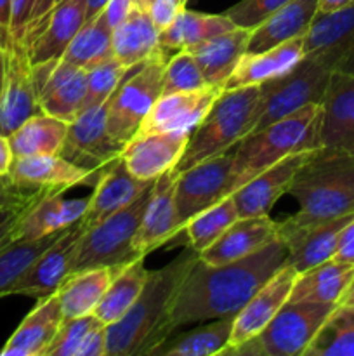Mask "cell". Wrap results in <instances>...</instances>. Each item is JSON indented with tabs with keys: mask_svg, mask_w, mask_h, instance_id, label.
I'll return each instance as SVG.
<instances>
[{
	"mask_svg": "<svg viewBox=\"0 0 354 356\" xmlns=\"http://www.w3.org/2000/svg\"><path fill=\"white\" fill-rule=\"evenodd\" d=\"M62 320L65 316L58 292L38 299L37 306L28 313L0 350V356H45Z\"/></svg>",
	"mask_w": 354,
	"mask_h": 356,
	"instance_id": "cell-26",
	"label": "cell"
},
{
	"mask_svg": "<svg viewBox=\"0 0 354 356\" xmlns=\"http://www.w3.org/2000/svg\"><path fill=\"white\" fill-rule=\"evenodd\" d=\"M59 2H61V0H56V6H58V3H59Z\"/></svg>",
	"mask_w": 354,
	"mask_h": 356,
	"instance_id": "cell-61",
	"label": "cell"
},
{
	"mask_svg": "<svg viewBox=\"0 0 354 356\" xmlns=\"http://www.w3.org/2000/svg\"><path fill=\"white\" fill-rule=\"evenodd\" d=\"M124 146L108 132L106 110L103 104L82 111L75 120L69 122L59 155L83 169L101 172L104 167L120 159Z\"/></svg>",
	"mask_w": 354,
	"mask_h": 356,
	"instance_id": "cell-11",
	"label": "cell"
},
{
	"mask_svg": "<svg viewBox=\"0 0 354 356\" xmlns=\"http://www.w3.org/2000/svg\"><path fill=\"white\" fill-rule=\"evenodd\" d=\"M99 174L75 165L61 155H30L16 156L7 176L21 184L66 191L78 184L96 183Z\"/></svg>",
	"mask_w": 354,
	"mask_h": 356,
	"instance_id": "cell-28",
	"label": "cell"
},
{
	"mask_svg": "<svg viewBox=\"0 0 354 356\" xmlns=\"http://www.w3.org/2000/svg\"><path fill=\"white\" fill-rule=\"evenodd\" d=\"M222 87L207 86L203 89L184 92L162 94L148 117L139 127L137 134L149 132H193L212 104L222 92Z\"/></svg>",
	"mask_w": 354,
	"mask_h": 356,
	"instance_id": "cell-16",
	"label": "cell"
},
{
	"mask_svg": "<svg viewBox=\"0 0 354 356\" xmlns=\"http://www.w3.org/2000/svg\"><path fill=\"white\" fill-rule=\"evenodd\" d=\"M235 148L183 170L176 183V205L180 232L212 205L231 195Z\"/></svg>",
	"mask_w": 354,
	"mask_h": 356,
	"instance_id": "cell-10",
	"label": "cell"
},
{
	"mask_svg": "<svg viewBox=\"0 0 354 356\" xmlns=\"http://www.w3.org/2000/svg\"><path fill=\"white\" fill-rule=\"evenodd\" d=\"M10 17H12V0H0V38L7 45L12 42L10 38Z\"/></svg>",
	"mask_w": 354,
	"mask_h": 356,
	"instance_id": "cell-53",
	"label": "cell"
},
{
	"mask_svg": "<svg viewBox=\"0 0 354 356\" xmlns=\"http://www.w3.org/2000/svg\"><path fill=\"white\" fill-rule=\"evenodd\" d=\"M14 153L10 148L9 138L3 134H0V176H7L12 165Z\"/></svg>",
	"mask_w": 354,
	"mask_h": 356,
	"instance_id": "cell-54",
	"label": "cell"
},
{
	"mask_svg": "<svg viewBox=\"0 0 354 356\" xmlns=\"http://www.w3.org/2000/svg\"><path fill=\"white\" fill-rule=\"evenodd\" d=\"M354 278V266L328 259L314 268L297 273L288 301L332 302L339 305Z\"/></svg>",
	"mask_w": 354,
	"mask_h": 356,
	"instance_id": "cell-33",
	"label": "cell"
},
{
	"mask_svg": "<svg viewBox=\"0 0 354 356\" xmlns=\"http://www.w3.org/2000/svg\"><path fill=\"white\" fill-rule=\"evenodd\" d=\"M65 229L44 236V238L14 240L0 249V299L10 294V289L19 280L21 275L47 247H51L65 233Z\"/></svg>",
	"mask_w": 354,
	"mask_h": 356,
	"instance_id": "cell-42",
	"label": "cell"
},
{
	"mask_svg": "<svg viewBox=\"0 0 354 356\" xmlns=\"http://www.w3.org/2000/svg\"><path fill=\"white\" fill-rule=\"evenodd\" d=\"M183 7L186 6H183L179 0H148L142 9L148 10L149 17H151L156 30L162 31L163 28H167L174 19H176L177 13H179Z\"/></svg>",
	"mask_w": 354,
	"mask_h": 356,
	"instance_id": "cell-49",
	"label": "cell"
},
{
	"mask_svg": "<svg viewBox=\"0 0 354 356\" xmlns=\"http://www.w3.org/2000/svg\"><path fill=\"white\" fill-rule=\"evenodd\" d=\"M238 211L233 202L231 195L221 200L219 204L212 205L210 209L203 211L201 214L194 216L183 232L186 233L189 245L196 250L198 254L210 247L233 222L238 219Z\"/></svg>",
	"mask_w": 354,
	"mask_h": 356,
	"instance_id": "cell-43",
	"label": "cell"
},
{
	"mask_svg": "<svg viewBox=\"0 0 354 356\" xmlns=\"http://www.w3.org/2000/svg\"><path fill=\"white\" fill-rule=\"evenodd\" d=\"M165 49L160 47L141 65L132 66L110 99L104 103L108 132L127 145L162 96L165 73Z\"/></svg>",
	"mask_w": 354,
	"mask_h": 356,
	"instance_id": "cell-7",
	"label": "cell"
},
{
	"mask_svg": "<svg viewBox=\"0 0 354 356\" xmlns=\"http://www.w3.org/2000/svg\"><path fill=\"white\" fill-rule=\"evenodd\" d=\"M233 28L236 24L226 14H203L183 7L176 19L158 31V42L165 51H189Z\"/></svg>",
	"mask_w": 354,
	"mask_h": 356,
	"instance_id": "cell-32",
	"label": "cell"
},
{
	"mask_svg": "<svg viewBox=\"0 0 354 356\" xmlns=\"http://www.w3.org/2000/svg\"><path fill=\"white\" fill-rule=\"evenodd\" d=\"M333 259L340 261V263L353 264L354 266V218L344 226L342 233L339 236V245H337V252Z\"/></svg>",
	"mask_w": 354,
	"mask_h": 356,
	"instance_id": "cell-50",
	"label": "cell"
},
{
	"mask_svg": "<svg viewBox=\"0 0 354 356\" xmlns=\"http://www.w3.org/2000/svg\"><path fill=\"white\" fill-rule=\"evenodd\" d=\"M127 66L121 65L117 58H110L108 61L94 66L92 70L87 72V92L83 99L82 111L90 110V108H99L106 103L121 82L125 75L128 73Z\"/></svg>",
	"mask_w": 354,
	"mask_h": 356,
	"instance_id": "cell-44",
	"label": "cell"
},
{
	"mask_svg": "<svg viewBox=\"0 0 354 356\" xmlns=\"http://www.w3.org/2000/svg\"><path fill=\"white\" fill-rule=\"evenodd\" d=\"M250 33L252 30L248 28L236 26L189 49L191 54L196 58L208 86L224 89L228 79L238 66L239 59L246 54Z\"/></svg>",
	"mask_w": 354,
	"mask_h": 356,
	"instance_id": "cell-31",
	"label": "cell"
},
{
	"mask_svg": "<svg viewBox=\"0 0 354 356\" xmlns=\"http://www.w3.org/2000/svg\"><path fill=\"white\" fill-rule=\"evenodd\" d=\"M337 306L332 302L287 301L259 336L228 355L304 356Z\"/></svg>",
	"mask_w": 354,
	"mask_h": 356,
	"instance_id": "cell-9",
	"label": "cell"
},
{
	"mask_svg": "<svg viewBox=\"0 0 354 356\" xmlns=\"http://www.w3.org/2000/svg\"><path fill=\"white\" fill-rule=\"evenodd\" d=\"M87 0H61L26 42L31 65L59 61L87 23Z\"/></svg>",
	"mask_w": 354,
	"mask_h": 356,
	"instance_id": "cell-20",
	"label": "cell"
},
{
	"mask_svg": "<svg viewBox=\"0 0 354 356\" xmlns=\"http://www.w3.org/2000/svg\"><path fill=\"white\" fill-rule=\"evenodd\" d=\"M304 356H354V306H337Z\"/></svg>",
	"mask_w": 354,
	"mask_h": 356,
	"instance_id": "cell-41",
	"label": "cell"
},
{
	"mask_svg": "<svg viewBox=\"0 0 354 356\" xmlns=\"http://www.w3.org/2000/svg\"><path fill=\"white\" fill-rule=\"evenodd\" d=\"M148 278L149 271L144 266V257L125 264L108 285L94 315L106 327L117 323L137 301Z\"/></svg>",
	"mask_w": 354,
	"mask_h": 356,
	"instance_id": "cell-37",
	"label": "cell"
},
{
	"mask_svg": "<svg viewBox=\"0 0 354 356\" xmlns=\"http://www.w3.org/2000/svg\"><path fill=\"white\" fill-rule=\"evenodd\" d=\"M68 122L47 113H38L21 124L9 136L14 159L30 155H59L65 145Z\"/></svg>",
	"mask_w": 354,
	"mask_h": 356,
	"instance_id": "cell-39",
	"label": "cell"
},
{
	"mask_svg": "<svg viewBox=\"0 0 354 356\" xmlns=\"http://www.w3.org/2000/svg\"><path fill=\"white\" fill-rule=\"evenodd\" d=\"M292 0H239L233 7L226 10V16L239 28L253 30L257 24L262 23L267 16L287 6Z\"/></svg>",
	"mask_w": 354,
	"mask_h": 356,
	"instance_id": "cell-48",
	"label": "cell"
},
{
	"mask_svg": "<svg viewBox=\"0 0 354 356\" xmlns=\"http://www.w3.org/2000/svg\"><path fill=\"white\" fill-rule=\"evenodd\" d=\"M339 305L340 306H354V278L351 280L347 291L344 292V296H342V299H340Z\"/></svg>",
	"mask_w": 354,
	"mask_h": 356,
	"instance_id": "cell-58",
	"label": "cell"
},
{
	"mask_svg": "<svg viewBox=\"0 0 354 356\" xmlns=\"http://www.w3.org/2000/svg\"><path fill=\"white\" fill-rule=\"evenodd\" d=\"M288 263V249L276 236L252 256L207 264L198 257L177 287L165 322V339L189 323L235 316L253 294Z\"/></svg>",
	"mask_w": 354,
	"mask_h": 356,
	"instance_id": "cell-1",
	"label": "cell"
},
{
	"mask_svg": "<svg viewBox=\"0 0 354 356\" xmlns=\"http://www.w3.org/2000/svg\"><path fill=\"white\" fill-rule=\"evenodd\" d=\"M335 72L337 61L332 56L326 52H307L287 75L262 83L260 115L252 132L274 124L302 106L321 104Z\"/></svg>",
	"mask_w": 354,
	"mask_h": 356,
	"instance_id": "cell-6",
	"label": "cell"
},
{
	"mask_svg": "<svg viewBox=\"0 0 354 356\" xmlns=\"http://www.w3.org/2000/svg\"><path fill=\"white\" fill-rule=\"evenodd\" d=\"M321 104H307L243 138L235 146L231 193L287 156L321 148Z\"/></svg>",
	"mask_w": 354,
	"mask_h": 356,
	"instance_id": "cell-4",
	"label": "cell"
},
{
	"mask_svg": "<svg viewBox=\"0 0 354 356\" xmlns=\"http://www.w3.org/2000/svg\"><path fill=\"white\" fill-rule=\"evenodd\" d=\"M191 132L135 134L121 152L128 172L141 181H156L179 163Z\"/></svg>",
	"mask_w": 354,
	"mask_h": 356,
	"instance_id": "cell-18",
	"label": "cell"
},
{
	"mask_svg": "<svg viewBox=\"0 0 354 356\" xmlns=\"http://www.w3.org/2000/svg\"><path fill=\"white\" fill-rule=\"evenodd\" d=\"M318 13V0H292L274 10L250 33L248 54H257L307 33Z\"/></svg>",
	"mask_w": 354,
	"mask_h": 356,
	"instance_id": "cell-29",
	"label": "cell"
},
{
	"mask_svg": "<svg viewBox=\"0 0 354 356\" xmlns=\"http://www.w3.org/2000/svg\"><path fill=\"white\" fill-rule=\"evenodd\" d=\"M304 52H326L337 61V72L354 75V3L342 9L318 10L302 37Z\"/></svg>",
	"mask_w": 354,
	"mask_h": 356,
	"instance_id": "cell-22",
	"label": "cell"
},
{
	"mask_svg": "<svg viewBox=\"0 0 354 356\" xmlns=\"http://www.w3.org/2000/svg\"><path fill=\"white\" fill-rule=\"evenodd\" d=\"M146 2H148V0H134V3H137V6H141V7H144Z\"/></svg>",
	"mask_w": 354,
	"mask_h": 356,
	"instance_id": "cell-59",
	"label": "cell"
},
{
	"mask_svg": "<svg viewBox=\"0 0 354 356\" xmlns=\"http://www.w3.org/2000/svg\"><path fill=\"white\" fill-rule=\"evenodd\" d=\"M62 190L44 186H31V184H21L10 179L9 176H0V211L3 209H31L38 202L52 193H59ZM65 193V191H62Z\"/></svg>",
	"mask_w": 354,
	"mask_h": 356,
	"instance_id": "cell-47",
	"label": "cell"
},
{
	"mask_svg": "<svg viewBox=\"0 0 354 356\" xmlns=\"http://www.w3.org/2000/svg\"><path fill=\"white\" fill-rule=\"evenodd\" d=\"M179 170L170 169L155 181L141 226L134 238V249L141 257L158 249L180 233L176 205V183Z\"/></svg>",
	"mask_w": 354,
	"mask_h": 356,
	"instance_id": "cell-19",
	"label": "cell"
},
{
	"mask_svg": "<svg viewBox=\"0 0 354 356\" xmlns=\"http://www.w3.org/2000/svg\"><path fill=\"white\" fill-rule=\"evenodd\" d=\"M207 86L208 83L201 73L200 65L189 51H179L172 58L167 59L162 94L196 90Z\"/></svg>",
	"mask_w": 354,
	"mask_h": 356,
	"instance_id": "cell-45",
	"label": "cell"
},
{
	"mask_svg": "<svg viewBox=\"0 0 354 356\" xmlns=\"http://www.w3.org/2000/svg\"><path fill=\"white\" fill-rule=\"evenodd\" d=\"M262 104L260 86L224 89L203 120L191 132L177 170L189 169L235 148L255 127Z\"/></svg>",
	"mask_w": 354,
	"mask_h": 356,
	"instance_id": "cell-5",
	"label": "cell"
},
{
	"mask_svg": "<svg viewBox=\"0 0 354 356\" xmlns=\"http://www.w3.org/2000/svg\"><path fill=\"white\" fill-rule=\"evenodd\" d=\"M200 254L187 247L148 282L127 315L106 327V356L148 355L165 341V322L177 287L193 268Z\"/></svg>",
	"mask_w": 354,
	"mask_h": 356,
	"instance_id": "cell-2",
	"label": "cell"
},
{
	"mask_svg": "<svg viewBox=\"0 0 354 356\" xmlns=\"http://www.w3.org/2000/svg\"><path fill=\"white\" fill-rule=\"evenodd\" d=\"M45 356H106V325L96 315L62 320Z\"/></svg>",
	"mask_w": 354,
	"mask_h": 356,
	"instance_id": "cell-38",
	"label": "cell"
},
{
	"mask_svg": "<svg viewBox=\"0 0 354 356\" xmlns=\"http://www.w3.org/2000/svg\"><path fill=\"white\" fill-rule=\"evenodd\" d=\"M288 193L298 202V212L285 219L288 226H307L354 214V156L319 148L301 165Z\"/></svg>",
	"mask_w": 354,
	"mask_h": 356,
	"instance_id": "cell-3",
	"label": "cell"
},
{
	"mask_svg": "<svg viewBox=\"0 0 354 356\" xmlns=\"http://www.w3.org/2000/svg\"><path fill=\"white\" fill-rule=\"evenodd\" d=\"M353 218L354 214H347L307 226H288L283 221L278 222V236L288 249V264L294 266L297 273H302L309 268L333 259L340 233Z\"/></svg>",
	"mask_w": 354,
	"mask_h": 356,
	"instance_id": "cell-17",
	"label": "cell"
},
{
	"mask_svg": "<svg viewBox=\"0 0 354 356\" xmlns=\"http://www.w3.org/2000/svg\"><path fill=\"white\" fill-rule=\"evenodd\" d=\"M160 49L158 30L148 10L134 3L128 16L113 30V56L127 68L141 65Z\"/></svg>",
	"mask_w": 354,
	"mask_h": 356,
	"instance_id": "cell-35",
	"label": "cell"
},
{
	"mask_svg": "<svg viewBox=\"0 0 354 356\" xmlns=\"http://www.w3.org/2000/svg\"><path fill=\"white\" fill-rule=\"evenodd\" d=\"M295 277L297 271L287 263L250 298V301L233 318L231 339L221 355H228L229 351L257 337L266 329L281 306L290 299Z\"/></svg>",
	"mask_w": 354,
	"mask_h": 356,
	"instance_id": "cell-15",
	"label": "cell"
},
{
	"mask_svg": "<svg viewBox=\"0 0 354 356\" xmlns=\"http://www.w3.org/2000/svg\"><path fill=\"white\" fill-rule=\"evenodd\" d=\"M278 236V222L269 216L238 218L210 247L200 252V259L207 264L233 263L252 256Z\"/></svg>",
	"mask_w": 354,
	"mask_h": 356,
	"instance_id": "cell-25",
	"label": "cell"
},
{
	"mask_svg": "<svg viewBox=\"0 0 354 356\" xmlns=\"http://www.w3.org/2000/svg\"><path fill=\"white\" fill-rule=\"evenodd\" d=\"M108 2H110V0H87V13H85L87 23L96 19V17L103 13L104 7L108 6Z\"/></svg>",
	"mask_w": 354,
	"mask_h": 356,
	"instance_id": "cell-55",
	"label": "cell"
},
{
	"mask_svg": "<svg viewBox=\"0 0 354 356\" xmlns=\"http://www.w3.org/2000/svg\"><path fill=\"white\" fill-rule=\"evenodd\" d=\"M153 183L155 181H141L132 176L120 156L101 170L96 181V190L90 195L89 209L82 218V222L85 228H90L104 221L115 212L128 207Z\"/></svg>",
	"mask_w": 354,
	"mask_h": 356,
	"instance_id": "cell-24",
	"label": "cell"
},
{
	"mask_svg": "<svg viewBox=\"0 0 354 356\" xmlns=\"http://www.w3.org/2000/svg\"><path fill=\"white\" fill-rule=\"evenodd\" d=\"M351 3H354V0H318V10L330 13V10H337L351 6Z\"/></svg>",
	"mask_w": 354,
	"mask_h": 356,
	"instance_id": "cell-56",
	"label": "cell"
},
{
	"mask_svg": "<svg viewBox=\"0 0 354 356\" xmlns=\"http://www.w3.org/2000/svg\"><path fill=\"white\" fill-rule=\"evenodd\" d=\"M85 229L82 219L66 228L65 233L51 247H47L21 275L19 280L10 289L9 296L44 299L56 294L61 289L62 282L71 273L80 236Z\"/></svg>",
	"mask_w": 354,
	"mask_h": 356,
	"instance_id": "cell-12",
	"label": "cell"
},
{
	"mask_svg": "<svg viewBox=\"0 0 354 356\" xmlns=\"http://www.w3.org/2000/svg\"><path fill=\"white\" fill-rule=\"evenodd\" d=\"M321 106V148L354 156V75L333 73Z\"/></svg>",
	"mask_w": 354,
	"mask_h": 356,
	"instance_id": "cell-23",
	"label": "cell"
},
{
	"mask_svg": "<svg viewBox=\"0 0 354 356\" xmlns=\"http://www.w3.org/2000/svg\"><path fill=\"white\" fill-rule=\"evenodd\" d=\"M153 184L146 188L128 207L115 212L113 216L83 232L73 261L71 273L92 270V268L125 266L141 257L134 249V238L141 226L146 204L151 197Z\"/></svg>",
	"mask_w": 354,
	"mask_h": 356,
	"instance_id": "cell-8",
	"label": "cell"
},
{
	"mask_svg": "<svg viewBox=\"0 0 354 356\" xmlns=\"http://www.w3.org/2000/svg\"><path fill=\"white\" fill-rule=\"evenodd\" d=\"M44 113L38 103L30 56L24 44L10 42L6 47V76L0 94V134L9 138L33 115Z\"/></svg>",
	"mask_w": 354,
	"mask_h": 356,
	"instance_id": "cell-13",
	"label": "cell"
},
{
	"mask_svg": "<svg viewBox=\"0 0 354 356\" xmlns=\"http://www.w3.org/2000/svg\"><path fill=\"white\" fill-rule=\"evenodd\" d=\"M233 318L210 320V323L196 327L187 332L170 336L149 356H214L221 355L229 344L233 330Z\"/></svg>",
	"mask_w": 354,
	"mask_h": 356,
	"instance_id": "cell-36",
	"label": "cell"
},
{
	"mask_svg": "<svg viewBox=\"0 0 354 356\" xmlns=\"http://www.w3.org/2000/svg\"><path fill=\"white\" fill-rule=\"evenodd\" d=\"M110 58H113V30L99 14L80 28L61 59L89 72Z\"/></svg>",
	"mask_w": 354,
	"mask_h": 356,
	"instance_id": "cell-40",
	"label": "cell"
},
{
	"mask_svg": "<svg viewBox=\"0 0 354 356\" xmlns=\"http://www.w3.org/2000/svg\"><path fill=\"white\" fill-rule=\"evenodd\" d=\"M38 103L44 113L71 122L82 113L87 92V72L69 63L59 61L31 65Z\"/></svg>",
	"mask_w": 354,
	"mask_h": 356,
	"instance_id": "cell-14",
	"label": "cell"
},
{
	"mask_svg": "<svg viewBox=\"0 0 354 356\" xmlns=\"http://www.w3.org/2000/svg\"><path fill=\"white\" fill-rule=\"evenodd\" d=\"M132 6H134V0H110L101 16L106 21L108 26L115 30L128 16Z\"/></svg>",
	"mask_w": 354,
	"mask_h": 356,
	"instance_id": "cell-51",
	"label": "cell"
},
{
	"mask_svg": "<svg viewBox=\"0 0 354 356\" xmlns=\"http://www.w3.org/2000/svg\"><path fill=\"white\" fill-rule=\"evenodd\" d=\"M179 2L183 3V6H186V2H187V0H179Z\"/></svg>",
	"mask_w": 354,
	"mask_h": 356,
	"instance_id": "cell-60",
	"label": "cell"
},
{
	"mask_svg": "<svg viewBox=\"0 0 354 356\" xmlns=\"http://www.w3.org/2000/svg\"><path fill=\"white\" fill-rule=\"evenodd\" d=\"M304 54L302 37L288 40L264 52H257V54L246 52L228 79L224 89L262 86L271 80L280 79V76L287 75L292 68H295L297 63L304 58Z\"/></svg>",
	"mask_w": 354,
	"mask_h": 356,
	"instance_id": "cell-30",
	"label": "cell"
},
{
	"mask_svg": "<svg viewBox=\"0 0 354 356\" xmlns=\"http://www.w3.org/2000/svg\"><path fill=\"white\" fill-rule=\"evenodd\" d=\"M62 191L52 193L24 212L14 226L10 240H37L75 225L85 216L90 197L65 198Z\"/></svg>",
	"mask_w": 354,
	"mask_h": 356,
	"instance_id": "cell-27",
	"label": "cell"
},
{
	"mask_svg": "<svg viewBox=\"0 0 354 356\" xmlns=\"http://www.w3.org/2000/svg\"><path fill=\"white\" fill-rule=\"evenodd\" d=\"M28 211L30 209H24V211H19V209H3V211H0V249L9 242H12L10 235H12L14 226L17 225L21 216Z\"/></svg>",
	"mask_w": 354,
	"mask_h": 356,
	"instance_id": "cell-52",
	"label": "cell"
},
{
	"mask_svg": "<svg viewBox=\"0 0 354 356\" xmlns=\"http://www.w3.org/2000/svg\"><path fill=\"white\" fill-rule=\"evenodd\" d=\"M56 7V0H12L10 38L17 44L30 40L45 17Z\"/></svg>",
	"mask_w": 354,
	"mask_h": 356,
	"instance_id": "cell-46",
	"label": "cell"
},
{
	"mask_svg": "<svg viewBox=\"0 0 354 356\" xmlns=\"http://www.w3.org/2000/svg\"><path fill=\"white\" fill-rule=\"evenodd\" d=\"M311 153L312 152H304L287 156L243 184L235 193H231L239 218L269 216L274 204L285 193H288L295 174L301 169L302 163L311 156Z\"/></svg>",
	"mask_w": 354,
	"mask_h": 356,
	"instance_id": "cell-21",
	"label": "cell"
},
{
	"mask_svg": "<svg viewBox=\"0 0 354 356\" xmlns=\"http://www.w3.org/2000/svg\"><path fill=\"white\" fill-rule=\"evenodd\" d=\"M124 266H104L68 275L58 291L62 316L78 318L94 315L108 285Z\"/></svg>",
	"mask_w": 354,
	"mask_h": 356,
	"instance_id": "cell-34",
	"label": "cell"
},
{
	"mask_svg": "<svg viewBox=\"0 0 354 356\" xmlns=\"http://www.w3.org/2000/svg\"><path fill=\"white\" fill-rule=\"evenodd\" d=\"M3 76H6V44L0 38V94L3 87Z\"/></svg>",
	"mask_w": 354,
	"mask_h": 356,
	"instance_id": "cell-57",
	"label": "cell"
}]
</instances>
